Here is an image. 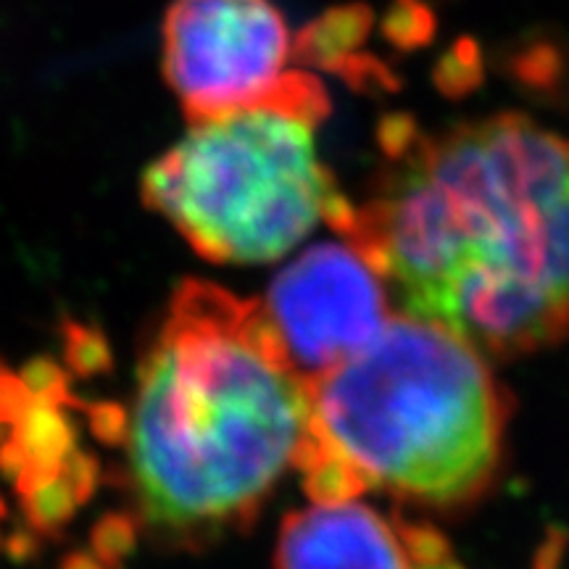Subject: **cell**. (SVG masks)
<instances>
[{
    "label": "cell",
    "instance_id": "1",
    "mask_svg": "<svg viewBox=\"0 0 569 569\" xmlns=\"http://www.w3.org/2000/svg\"><path fill=\"white\" fill-rule=\"evenodd\" d=\"M388 167L343 238L401 315L482 356L569 336V138L519 113L440 134L388 124Z\"/></svg>",
    "mask_w": 569,
    "mask_h": 569
},
{
    "label": "cell",
    "instance_id": "2",
    "mask_svg": "<svg viewBox=\"0 0 569 569\" xmlns=\"http://www.w3.org/2000/svg\"><path fill=\"white\" fill-rule=\"evenodd\" d=\"M311 388L267 306L188 280L140 361L127 461L148 525L206 538L251 522L298 465Z\"/></svg>",
    "mask_w": 569,
    "mask_h": 569
},
{
    "label": "cell",
    "instance_id": "3",
    "mask_svg": "<svg viewBox=\"0 0 569 569\" xmlns=\"http://www.w3.org/2000/svg\"><path fill=\"white\" fill-rule=\"evenodd\" d=\"M486 359L443 327L398 315L309 382L296 467L311 501L367 490L436 509L475 501L501 465L507 430V398Z\"/></svg>",
    "mask_w": 569,
    "mask_h": 569
},
{
    "label": "cell",
    "instance_id": "4",
    "mask_svg": "<svg viewBox=\"0 0 569 569\" xmlns=\"http://www.w3.org/2000/svg\"><path fill=\"white\" fill-rule=\"evenodd\" d=\"M319 119L259 106L190 124L142 174V198L196 253L217 264H264L319 224L340 234L353 203L319 161Z\"/></svg>",
    "mask_w": 569,
    "mask_h": 569
},
{
    "label": "cell",
    "instance_id": "5",
    "mask_svg": "<svg viewBox=\"0 0 569 569\" xmlns=\"http://www.w3.org/2000/svg\"><path fill=\"white\" fill-rule=\"evenodd\" d=\"M161 40L163 74L190 124L259 106L327 113L322 84L288 69L293 40L269 0H174Z\"/></svg>",
    "mask_w": 569,
    "mask_h": 569
},
{
    "label": "cell",
    "instance_id": "6",
    "mask_svg": "<svg viewBox=\"0 0 569 569\" xmlns=\"http://www.w3.org/2000/svg\"><path fill=\"white\" fill-rule=\"evenodd\" d=\"M388 288L353 243H319L277 274L267 315L306 382L359 353L386 330Z\"/></svg>",
    "mask_w": 569,
    "mask_h": 569
},
{
    "label": "cell",
    "instance_id": "7",
    "mask_svg": "<svg viewBox=\"0 0 569 569\" xmlns=\"http://www.w3.org/2000/svg\"><path fill=\"white\" fill-rule=\"evenodd\" d=\"M440 538L359 498L322 501L282 519L274 569H417Z\"/></svg>",
    "mask_w": 569,
    "mask_h": 569
},
{
    "label": "cell",
    "instance_id": "8",
    "mask_svg": "<svg viewBox=\"0 0 569 569\" xmlns=\"http://www.w3.org/2000/svg\"><path fill=\"white\" fill-rule=\"evenodd\" d=\"M417 569H461V565L453 559L451 549L446 546V538H440L438 543L427 551V557L419 561Z\"/></svg>",
    "mask_w": 569,
    "mask_h": 569
}]
</instances>
